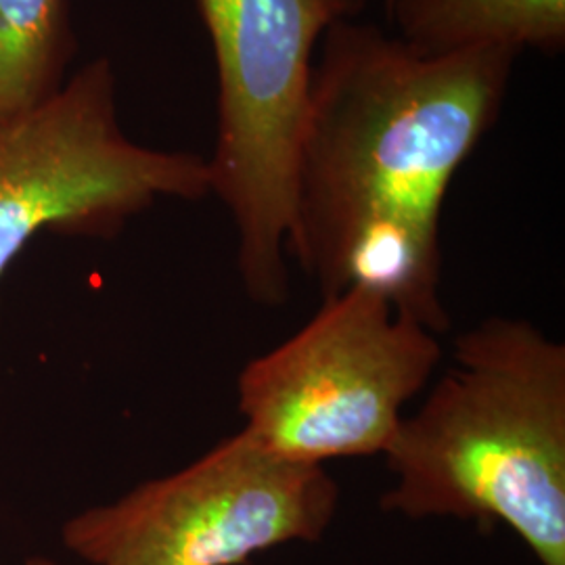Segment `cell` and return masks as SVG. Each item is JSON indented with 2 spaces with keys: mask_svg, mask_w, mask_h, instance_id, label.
<instances>
[{
  "mask_svg": "<svg viewBox=\"0 0 565 565\" xmlns=\"http://www.w3.org/2000/svg\"><path fill=\"white\" fill-rule=\"evenodd\" d=\"M390 2H392V0H385V7H387V4H390Z\"/></svg>",
  "mask_w": 565,
  "mask_h": 565,
  "instance_id": "cell-10",
  "label": "cell"
},
{
  "mask_svg": "<svg viewBox=\"0 0 565 565\" xmlns=\"http://www.w3.org/2000/svg\"><path fill=\"white\" fill-rule=\"evenodd\" d=\"M23 565H61L57 562H53V559H49V557H42V555H34V557H28L25 559V564Z\"/></svg>",
  "mask_w": 565,
  "mask_h": 565,
  "instance_id": "cell-9",
  "label": "cell"
},
{
  "mask_svg": "<svg viewBox=\"0 0 565 565\" xmlns=\"http://www.w3.org/2000/svg\"><path fill=\"white\" fill-rule=\"evenodd\" d=\"M385 15L392 34L424 57L565 49V0H392Z\"/></svg>",
  "mask_w": 565,
  "mask_h": 565,
  "instance_id": "cell-7",
  "label": "cell"
},
{
  "mask_svg": "<svg viewBox=\"0 0 565 565\" xmlns=\"http://www.w3.org/2000/svg\"><path fill=\"white\" fill-rule=\"evenodd\" d=\"M74 53L70 0H0V116L51 97Z\"/></svg>",
  "mask_w": 565,
  "mask_h": 565,
  "instance_id": "cell-8",
  "label": "cell"
},
{
  "mask_svg": "<svg viewBox=\"0 0 565 565\" xmlns=\"http://www.w3.org/2000/svg\"><path fill=\"white\" fill-rule=\"evenodd\" d=\"M384 457L385 513L503 524L539 564L565 565L564 343L511 317L459 333Z\"/></svg>",
  "mask_w": 565,
  "mask_h": 565,
  "instance_id": "cell-2",
  "label": "cell"
},
{
  "mask_svg": "<svg viewBox=\"0 0 565 565\" xmlns=\"http://www.w3.org/2000/svg\"><path fill=\"white\" fill-rule=\"evenodd\" d=\"M210 36L218 128L212 193L237 233L247 296L281 306L289 296L287 239L294 221L296 151L303 103L324 32L356 20L366 0H195Z\"/></svg>",
  "mask_w": 565,
  "mask_h": 565,
  "instance_id": "cell-3",
  "label": "cell"
},
{
  "mask_svg": "<svg viewBox=\"0 0 565 565\" xmlns=\"http://www.w3.org/2000/svg\"><path fill=\"white\" fill-rule=\"evenodd\" d=\"M321 49L303 103L287 254L321 298L363 287L443 338L446 193L499 120L518 55L424 57L354 20L331 25Z\"/></svg>",
  "mask_w": 565,
  "mask_h": 565,
  "instance_id": "cell-1",
  "label": "cell"
},
{
  "mask_svg": "<svg viewBox=\"0 0 565 565\" xmlns=\"http://www.w3.org/2000/svg\"><path fill=\"white\" fill-rule=\"evenodd\" d=\"M440 335L350 287L237 377L243 431L285 461L384 455L403 408L443 363Z\"/></svg>",
  "mask_w": 565,
  "mask_h": 565,
  "instance_id": "cell-4",
  "label": "cell"
},
{
  "mask_svg": "<svg viewBox=\"0 0 565 565\" xmlns=\"http://www.w3.org/2000/svg\"><path fill=\"white\" fill-rule=\"evenodd\" d=\"M207 195L205 158L124 135L114 67L90 61L44 102L0 116V279L41 233L109 239L162 200Z\"/></svg>",
  "mask_w": 565,
  "mask_h": 565,
  "instance_id": "cell-5",
  "label": "cell"
},
{
  "mask_svg": "<svg viewBox=\"0 0 565 565\" xmlns=\"http://www.w3.org/2000/svg\"><path fill=\"white\" fill-rule=\"evenodd\" d=\"M340 497L324 465L285 461L239 429L179 471L72 515L61 545L86 565H243L323 541Z\"/></svg>",
  "mask_w": 565,
  "mask_h": 565,
  "instance_id": "cell-6",
  "label": "cell"
}]
</instances>
